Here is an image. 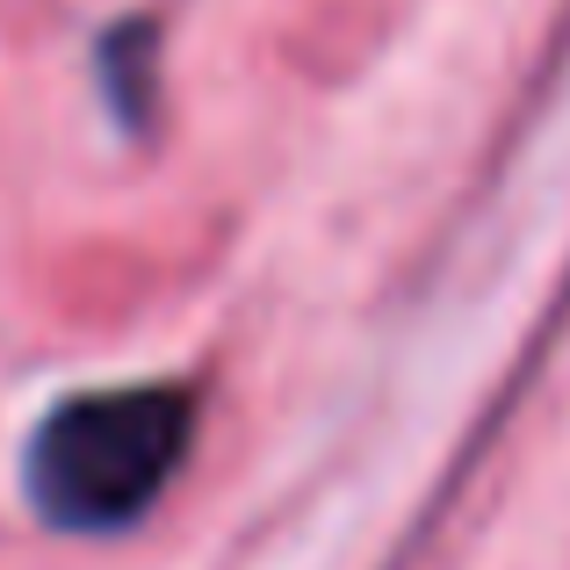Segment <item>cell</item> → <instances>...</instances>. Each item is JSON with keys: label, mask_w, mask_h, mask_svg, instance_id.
Segmentation results:
<instances>
[{"label": "cell", "mask_w": 570, "mask_h": 570, "mask_svg": "<svg viewBox=\"0 0 570 570\" xmlns=\"http://www.w3.org/2000/svg\"><path fill=\"white\" fill-rule=\"evenodd\" d=\"M145 43H153V29H145V22L116 29V37L101 43V51H116V72L101 66V80H116V109H124L130 124H138V116H145V95H138V80H145V72H138V66H145Z\"/></svg>", "instance_id": "cell-2"}, {"label": "cell", "mask_w": 570, "mask_h": 570, "mask_svg": "<svg viewBox=\"0 0 570 570\" xmlns=\"http://www.w3.org/2000/svg\"><path fill=\"white\" fill-rule=\"evenodd\" d=\"M188 441H195V397L181 383H124L66 397L29 433L22 455L29 505L66 534L130 528L174 484Z\"/></svg>", "instance_id": "cell-1"}]
</instances>
